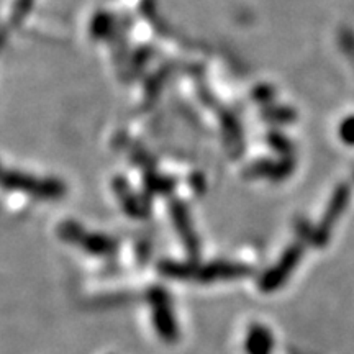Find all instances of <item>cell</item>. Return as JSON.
Segmentation results:
<instances>
[{"instance_id": "1", "label": "cell", "mask_w": 354, "mask_h": 354, "mask_svg": "<svg viewBox=\"0 0 354 354\" xmlns=\"http://www.w3.org/2000/svg\"><path fill=\"white\" fill-rule=\"evenodd\" d=\"M57 234H59L61 240L68 241L71 245L81 246L88 254L112 256L118 250V243L112 236L87 232L76 221H63L57 227Z\"/></svg>"}, {"instance_id": "2", "label": "cell", "mask_w": 354, "mask_h": 354, "mask_svg": "<svg viewBox=\"0 0 354 354\" xmlns=\"http://www.w3.org/2000/svg\"><path fill=\"white\" fill-rule=\"evenodd\" d=\"M3 185L12 190H21L30 196L43 198V201H56L66 194V187L61 180L51 177H37L24 174L19 171L3 172Z\"/></svg>"}, {"instance_id": "3", "label": "cell", "mask_w": 354, "mask_h": 354, "mask_svg": "<svg viewBox=\"0 0 354 354\" xmlns=\"http://www.w3.org/2000/svg\"><path fill=\"white\" fill-rule=\"evenodd\" d=\"M148 302L151 307L153 326L159 338L166 343H176L179 339V325L167 292L162 287H151L148 292Z\"/></svg>"}, {"instance_id": "4", "label": "cell", "mask_w": 354, "mask_h": 354, "mask_svg": "<svg viewBox=\"0 0 354 354\" xmlns=\"http://www.w3.org/2000/svg\"><path fill=\"white\" fill-rule=\"evenodd\" d=\"M304 256V245L302 243H294L282 253L281 258L272 268H269L263 276L259 277L258 287L261 292L264 294H271V292H276L281 289L282 286L286 284L287 279L292 276V272L297 269Z\"/></svg>"}, {"instance_id": "5", "label": "cell", "mask_w": 354, "mask_h": 354, "mask_svg": "<svg viewBox=\"0 0 354 354\" xmlns=\"http://www.w3.org/2000/svg\"><path fill=\"white\" fill-rule=\"evenodd\" d=\"M169 215L172 221H174L176 232L179 234L185 251H187L189 261L197 263L198 258H201V241H198L196 230H194L187 205L180 201H172L169 205Z\"/></svg>"}, {"instance_id": "6", "label": "cell", "mask_w": 354, "mask_h": 354, "mask_svg": "<svg viewBox=\"0 0 354 354\" xmlns=\"http://www.w3.org/2000/svg\"><path fill=\"white\" fill-rule=\"evenodd\" d=\"M251 274H253V268L248 264L233 263V261H214L205 266L197 264L194 281L210 284L216 281H236V279L248 277Z\"/></svg>"}, {"instance_id": "7", "label": "cell", "mask_w": 354, "mask_h": 354, "mask_svg": "<svg viewBox=\"0 0 354 354\" xmlns=\"http://www.w3.org/2000/svg\"><path fill=\"white\" fill-rule=\"evenodd\" d=\"M348 197H349V190L346 185H342V187L336 190L335 196L331 197L328 210L325 212V215H323V218L320 221V225L317 227V230H313L312 240L315 245L322 246L323 243L328 240L330 230H331V227H333L335 220L343 214L344 207H346Z\"/></svg>"}, {"instance_id": "8", "label": "cell", "mask_w": 354, "mask_h": 354, "mask_svg": "<svg viewBox=\"0 0 354 354\" xmlns=\"http://www.w3.org/2000/svg\"><path fill=\"white\" fill-rule=\"evenodd\" d=\"M274 349V335L271 330L261 323H253L248 328L245 338L246 354H272Z\"/></svg>"}, {"instance_id": "9", "label": "cell", "mask_w": 354, "mask_h": 354, "mask_svg": "<svg viewBox=\"0 0 354 354\" xmlns=\"http://www.w3.org/2000/svg\"><path fill=\"white\" fill-rule=\"evenodd\" d=\"M113 189L115 192H117V196L120 197L123 209H125L128 215L133 216V218H143V216L148 215V207H146V203L141 202L140 198L131 192L125 179H122V177L115 179Z\"/></svg>"}, {"instance_id": "10", "label": "cell", "mask_w": 354, "mask_h": 354, "mask_svg": "<svg viewBox=\"0 0 354 354\" xmlns=\"http://www.w3.org/2000/svg\"><path fill=\"white\" fill-rule=\"evenodd\" d=\"M292 169V162L289 158H286L281 162H271V161H259L248 167V176L251 177H271V179H282L289 174Z\"/></svg>"}, {"instance_id": "11", "label": "cell", "mask_w": 354, "mask_h": 354, "mask_svg": "<svg viewBox=\"0 0 354 354\" xmlns=\"http://www.w3.org/2000/svg\"><path fill=\"white\" fill-rule=\"evenodd\" d=\"M197 263H179V261H171V259H162L158 263V271L165 277L177 279V281H189L196 276Z\"/></svg>"}, {"instance_id": "12", "label": "cell", "mask_w": 354, "mask_h": 354, "mask_svg": "<svg viewBox=\"0 0 354 354\" xmlns=\"http://www.w3.org/2000/svg\"><path fill=\"white\" fill-rule=\"evenodd\" d=\"M145 187L148 190V194H167L174 189V179L149 172V174L146 176Z\"/></svg>"}, {"instance_id": "13", "label": "cell", "mask_w": 354, "mask_h": 354, "mask_svg": "<svg viewBox=\"0 0 354 354\" xmlns=\"http://www.w3.org/2000/svg\"><path fill=\"white\" fill-rule=\"evenodd\" d=\"M113 19L107 13H100V15H97L94 21H92V33H94V37L97 38H102V37H107L110 35V32L113 30Z\"/></svg>"}, {"instance_id": "14", "label": "cell", "mask_w": 354, "mask_h": 354, "mask_svg": "<svg viewBox=\"0 0 354 354\" xmlns=\"http://www.w3.org/2000/svg\"><path fill=\"white\" fill-rule=\"evenodd\" d=\"M264 117H266V120L287 123V122L295 120V112L292 109H287V107H269L264 112Z\"/></svg>"}, {"instance_id": "15", "label": "cell", "mask_w": 354, "mask_h": 354, "mask_svg": "<svg viewBox=\"0 0 354 354\" xmlns=\"http://www.w3.org/2000/svg\"><path fill=\"white\" fill-rule=\"evenodd\" d=\"M33 6V0H15V6L12 7V24H20L25 19L26 13Z\"/></svg>"}, {"instance_id": "16", "label": "cell", "mask_w": 354, "mask_h": 354, "mask_svg": "<svg viewBox=\"0 0 354 354\" xmlns=\"http://www.w3.org/2000/svg\"><path fill=\"white\" fill-rule=\"evenodd\" d=\"M339 138L349 146H354V115L339 123Z\"/></svg>"}, {"instance_id": "17", "label": "cell", "mask_w": 354, "mask_h": 354, "mask_svg": "<svg viewBox=\"0 0 354 354\" xmlns=\"http://www.w3.org/2000/svg\"><path fill=\"white\" fill-rule=\"evenodd\" d=\"M269 143L274 149H277L279 153H287L290 151V141L286 138L284 135H281V133H271V135L268 136Z\"/></svg>"}, {"instance_id": "18", "label": "cell", "mask_w": 354, "mask_h": 354, "mask_svg": "<svg viewBox=\"0 0 354 354\" xmlns=\"http://www.w3.org/2000/svg\"><path fill=\"white\" fill-rule=\"evenodd\" d=\"M272 95V92L269 91L268 87H261V88H258V91H256V97H258L259 100H268V97H271Z\"/></svg>"}]
</instances>
